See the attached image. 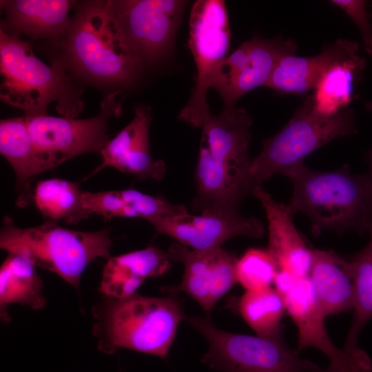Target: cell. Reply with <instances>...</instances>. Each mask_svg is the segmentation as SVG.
Segmentation results:
<instances>
[{
	"instance_id": "obj_1",
	"label": "cell",
	"mask_w": 372,
	"mask_h": 372,
	"mask_svg": "<svg viewBox=\"0 0 372 372\" xmlns=\"http://www.w3.org/2000/svg\"><path fill=\"white\" fill-rule=\"evenodd\" d=\"M76 8L59 38L65 56L62 64L97 85L127 87L134 83L145 65L125 42L110 1L81 2Z\"/></svg>"
},
{
	"instance_id": "obj_2",
	"label": "cell",
	"mask_w": 372,
	"mask_h": 372,
	"mask_svg": "<svg viewBox=\"0 0 372 372\" xmlns=\"http://www.w3.org/2000/svg\"><path fill=\"white\" fill-rule=\"evenodd\" d=\"M284 176L293 184L288 207L293 214L308 217L314 234L354 230L363 235L372 227V181L367 174H353L347 165L321 172L302 163Z\"/></svg>"
},
{
	"instance_id": "obj_3",
	"label": "cell",
	"mask_w": 372,
	"mask_h": 372,
	"mask_svg": "<svg viewBox=\"0 0 372 372\" xmlns=\"http://www.w3.org/2000/svg\"><path fill=\"white\" fill-rule=\"evenodd\" d=\"M103 297L92 310V334L100 351L113 354L124 348L167 358L178 326L185 318L179 300L137 293L122 299Z\"/></svg>"
},
{
	"instance_id": "obj_4",
	"label": "cell",
	"mask_w": 372,
	"mask_h": 372,
	"mask_svg": "<svg viewBox=\"0 0 372 372\" xmlns=\"http://www.w3.org/2000/svg\"><path fill=\"white\" fill-rule=\"evenodd\" d=\"M1 100L23 110L25 116L47 115L55 103L63 117L74 118L83 110V90L59 61L50 65L40 60L32 45L19 34L0 29Z\"/></svg>"
},
{
	"instance_id": "obj_5",
	"label": "cell",
	"mask_w": 372,
	"mask_h": 372,
	"mask_svg": "<svg viewBox=\"0 0 372 372\" xmlns=\"http://www.w3.org/2000/svg\"><path fill=\"white\" fill-rule=\"evenodd\" d=\"M110 233L107 229L72 230L49 220L22 228L6 216L0 230V248L25 256L37 267L56 273L79 291L88 265L99 258L110 256L113 240Z\"/></svg>"
},
{
	"instance_id": "obj_6",
	"label": "cell",
	"mask_w": 372,
	"mask_h": 372,
	"mask_svg": "<svg viewBox=\"0 0 372 372\" xmlns=\"http://www.w3.org/2000/svg\"><path fill=\"white\" fill-rule=\"evenodd\" d=\"M356 133L352 109L323 116L316 111L312 96H308L282 129L265 139L260 153L251 159L247 175L250 195L272 176H284L302 164L308 155L326 143Z\"/></svg>"
},
{
	"instance_id": "obj_7",
	"label": "cell",
	"mask_w": 372,
	"mask_h": 372,
	"mask_svg": "<svg viewBox=\"0 0 372 372\" xmlns=\"http://www.w3.org/2000/svg\"><path fill=\"white\" fill-rule=\"evenodd\" d=\"M208 344L202 362L220 372H325L300 357L281 335L265 338L234 333L218 328L207 317L184 318Z\"/></svg>"
},
{
	"instance_id": "obj_8",
	"label": "cell",
	"mask_w": 372,
	"mask_h": 372,
	"mask_svg": "<svg viewBox=\"0 0 372 372\" xmlns=\"http://www.w3.org/2000/svg\"><path fill=\"white\" fill-rule=\"evenodd\" d=\"M119 92L109 93L99 114L76 119L48 115L25 116L37 154L46 170L87 153L101 154L109 141L108 123L122 113Z\"/></svg>"
},
{
	"instance_id": "obj_9",
	"label": "cell",
	"mask_w": 372,
	"mask_h": 372,
	"mask_svg": "<svg viewBox=\"0 0 372 372\" xmlns=\"http://www.w3.org/2000/svg\"><path fill=\"white\" fill-rule=\"evenodd\" d=\"M231 30L225 3L223 0H198L192 6L188 45L196 67L195 85L178 118L200 127L210 112L207 93L215 72L228 55Z\"/></svg>"
},
{
	"instance_id": "obj_10",
	"label": "cell",
	"mask_w": 372,
	"mask_h": 372,
	"mask_svg": "<svg viewBox=\"0 0 372 372\" xmlns=\"http://www.w3.org/2000/svg\"><path fill=\"white\" fill-rule=\"evenodd\" d=\"M273 285L297 328L298 351L306 347L320 351L329 358V367L338 372H372V361L364 350L358 347L339 349L331 340L324 324L327 317L309 276L278 270Z\"/></svg>"
},
{
	"instance_id": "obj_11",
	"label": "cell",
	"mask_w": 372,
	"mask_h": 372,
	"mask_svg": "<svg viewBox=\"0 0 372 372\" xmlns=\"http://www.w3.org/2000/svg\"><path fill=\"white\" fill-rule=\"evenodd\" d=\"M172 261L184 267L181 282L167 287L166 291H183L209 315L216 304L237 283V257L221 247L209 250H194L178 242L168 249Z\"/></svg>"
},
{
	"instance_id": "obj_12",
	"label": "cell",
	"mask_w": 372,
	"mask_h": 372,
	"mask_svg": "<svg viewBox=\"0 0 372 372\" xmlns=\"http://www.w3.org/2000/svg\"><path fill=\"white\" fill-rule=\"evenodd\" d=\"M110 4L125 42L144 65L156 64L171 52L180 21L156 0H111Z\"/></svg>"
},
{
	"instance_id": "obj_13",
	"label": "cell",
	"mask_w": 372,
	"mask_h": 372,
	"mask_svg": "<svg viewBox=\"0 0 372 372\" xmlns=\"http://www.w3.org/2000/svg\"><path fill=\"white\" fill-rule=\"evenodd\" d=\"M148 222L158 233L170 236L189 249L199 251L220 247L234 237L258 238L265 233L264 225L260 219L243 216L239 210L205 211L196 216L187 212Z\"/></svg>"
},
{
	"instance_id": "obj_14",
	"label": "cell",
	"mask_w": 372,
	"mask_h": 372,
	"mask_svg": "<svg viewBox=\"0 0 372 372\" xmlns=\"http://www.w3.org/2000/svg\"><path fill=\"white\" fill-rule=\"evenodd\" d=\"M152 120L149 106H136L133 119L109 140L100 154L101 163L87 178L111 167L141 180H161L166 173V165L164 161L155 160L150 154L149 130Z\"/></svg>"
},
{
	"instance_id": "obj_15",
	"label": "cell",
	"mask_w": 372,
	"mask_h": 372,
	"mask_svg": "<svg viewBox=\"0 0 372 372\" xmlns=\"http://www.w3.org/2000/svg\"><path fill=\"white\" fill-rule=\"evenodd\" d=\"M252 119L245 110L223 109L218 115L209 112L200 127V144L209 151L212 158L225 167L243 185L247 195V170L251 158L249 145Z\"/></svg>"
},
{
	"instance_id": "obj_16",
	"label": "cell",
	"mask_w": 372,
	"mask_h": 372,
	"mask_svg": "<svg viewBox=\"0 0 372 372\" xmlns=\"http://www.w3.org/2000/svg\"><path fill=\"white\" fill-rule=\"evenodd\" d=\"M253 195L265 212L269 232L267 249L277 270L298 277L308 276L312 265V249L309 248L295 226L294 214L287 205L276 202L262 186L256 187Z\"/></svg>"
},
{
	"instance_id": "obj_17",
	"label": "cell",
	"mask_w": 372,
	"mask_h": 372,
	"mask_svg": "<svg viewBox=\"0 0 372 372\" xmlns=\"http://www.w3.org/2000/svg\"><path fill=\"white\" fill-rule=\"evenodd\" d=\"M359 45L340 39L313 56L283 57L276 65L266 87L283 93L303 94L314 90L333 66L358 55Z\"/></svg>"
},
{
	"instance_id": "obj_18",
	"label": "cell",
	"mask_w": 372,
	"mask_h": 372,
	"mask_svg": "<svg viewBox=\"0 0 372 372\" xmlns=\"http://www.w3.org/2000/svg\"><path fill=\"white\" fill-rule=\"evenodd\" d=\"M171 262L167 252L152 246L110 256L102 271L99 290L110 298L130 297L136 293L147 278L167 272Z\"/></svg>"
},
{
	"instance_id": "obj_19",
	"label": "cell",
	"mask_w": 372,
	"mask_h": 372,
	"mask_svg": "<svg viewBox=\"0 0 372 372\" xmlns=\"http://www.w3.org/2000/svg\"><path fill=\"white\" fill-rule=\"evenodd\" d=\"M74 3L68 0L1 1L6 14L1 29L32 39H59L70 24L68 13Z\"/></svg>"
},
{
	"instance_id": "obj_20",
	"label": "cell",
	"mask_w": 372,
	"mask_h": 372,
	"mask_svg": "<svg viewBox=\"0 0 372 372\" xmlns=\"http://www.w3.org/2000/svg\"><path fill=\"white\" fill-rule=\"evenodd\" d=\"M309 278L326 317L353 309L354 283L347 259L332 250L312 249Z\"/></svg>"
},
{
	"instance_id": "obj_21",
	"label": "cell",
	"mask_w": 372,
	"mask_h": 372,
	"mask_svg": "<svg viewBox=\"0 0 372 372\" xmlns=\"http://www.w3.org/2000/svg\"><path fill=\"white\" fill-rule=\"evenodd\" d=\"M0 153L15 174L19 192L17 203L25 207L32 199V181L45 169L37 154L25 116L1 120Z\"/></svg>"
},
{
	"instance_id": "obj_22",
	"label": "cell",
	"mask_w": 372,
	"mask_h": 372,
	"mask_svg": "<svg viewBox=\"0 0 372 372\" xmlns=\"http://www.w3.org/2000/svg\"><path fill=\"white\" fill-rule=\"evenodd\" d=\"M36 267L25 256L8 253L0 267V316L3 322L11 320L8 309L12 304L34 310L46 304L43 282Z\"/></svg>"
},
{
	"instance_id": "obj_23",
	"label": "cell",
	"mask_w": 372,
	"mask_h": 372,
	"mask_svg": "<svg viewBox=\"0 0 372 372\" xmlns=\"http://www.w3.org/2000/svg\"><path fill=\"white\" fill-rule=\"evenodd\" d=\"M250 42L248 63L238 77L223 109L234 107L243 95L265 86L279 61L285 56L295 55L297 50V45L291 39H266L254 36Z\"/></svg>"
},
{
	"instance_id": "obj_24",
	"label": "cell",
	"mask_w": 372,
	"mask_h": 372,
	"mask_svg": "<svg viewBox=\"0 0 372 372\" xmlns=\"http://www.w3.org/2000/svg\"><path fill=\"white\" fill-rule=\"evenodd\" d=\"M365 65V59L358 54L331 68L311 96L316 111L323 116H333L346 110L353 101L354 84L360 80Z\"/></svg>"
},
{
	"instance_id": "obj_25",
	"label": "cell",
	"mask_w": 372,
	"mask_h": 372,
	"mask_svg": "<svg viewBox=\"0 0 372 372\" xmlns=\"http://www.w3.org/2000/svg\"><path fill=\"white\" fill-rule=\"evenodd\" d=\"M80 183L53 178L40 180L34 187L32 200L47 219L76 224L84 219Z\"/></svg>"
},
{
	"instance_id": "obj_26",
	"label": "cell",
	"mask_w": 372,
	"mask_h": 372,
	"mask_svg": "<svg viewBox=\"0 0 372 372\" xmlns=\"http://www.w3.org/2000/svg\"><path fill=\"white\" fill-rule=\"evenodd\" d=\"M364 247L347 259L354 283L353 316L344 347H358L359 335L372 318V227Z\"/></svg>"
},
{
	"instance_id": "obj_27",
	"label": "cell",
	"mask_w": 372,
	"mask_h": 372,
	"mask_svg": "<svg viewBox=\"0 0 372 372\" xmlns=\"http://www.w3.org/2000/svg\"><path fill=\"white\" fill-rule=\"evenodd\" d=\"M238 310L257 335H281L280 324L286 310L282 298L274 288L245 291L239 300Z\"/></svg>"
},
{
	"instance_id": "obj_28",
	"label": "cell",
	"mask_w": 372,
	"mask_h": 372,
	"mask_svg": "<svg viewBox=\"0 0 372 372\" xmlns=\"http://www.w3.org/2000/svg\"><path fill=\"white\" fill-rule=\"evenodd\" d=\"M277 268L267 249H249L236 265L237 282L245 291L259 290L271 287Z\"/></svg>"
},
{
	"instance_id": "obj_29",
	"label": "cell",
	"mask_w": 372,
	"mask_h": 372,
	"mask_svg": "<svg viewBox=\"0 0 372 372\" xmlns=\"http://www.w3.org/2000/svg\"><path fill=\"white\" fill-rule=\"evenodd\" d=\"M330 2L342 9L354 21L362 34L365 50L372 56V28L366 9V1L333 0Z\"/></svg>"
},
{
	"instance_id": "obj_30",
	"label": "cell",
	"mask_w": 372,
	"mask_h": 372,
	"mask_svg": "<svg viewBox=\"0 0 372 372\" xmlns=\"http://www.w3.org/2000/svg\"><path fill=\"white\" fill-rule=\"evenodd\" d=\"M365 159L369 166L368 176L372 181V149L365 154Z\"/></svg>"
},
{
	"instance_id": "obj_31",
	"label": "cell",
	"mask_w": 372,
	"mask_h": 372,
	"mask_svg": "<svg viewBox=\"0 0 372 372\" xmlns=\"http://www.w3.org/2000/svg\"><path fill=\"white\" fill-rule=\"evenodd\" d=\"M325 372H338V371L336 370H334L330 367H328L327 369H326V371Z\"/></svg>"
},
{
	"instance_id": "obj_32",
	"label": "cell",
	"mask_w": 372,
	"mask_h": 372,
	"mask_svg": "<svg viewBox=\"0 0 372 372\" xmlns=\"http://www.w3.org/2000/svg\"><path fill=\"white\" fill-rule=\"evenodd\" d=\"M120 372H122L121 371H120Z\"/></svg>"
}]
</instances>
